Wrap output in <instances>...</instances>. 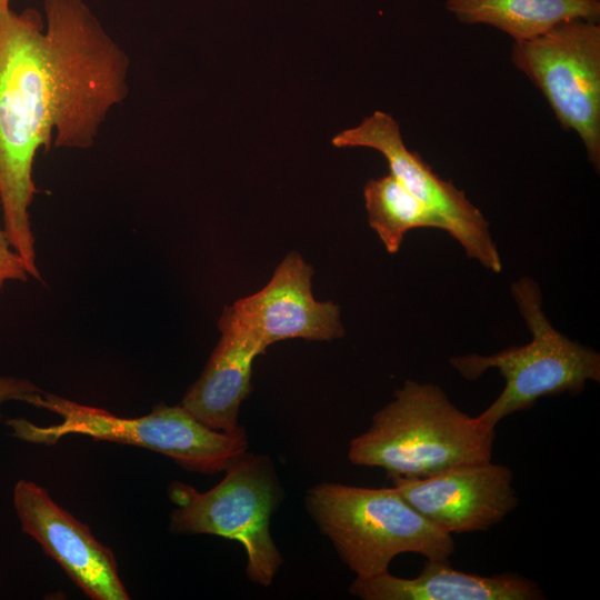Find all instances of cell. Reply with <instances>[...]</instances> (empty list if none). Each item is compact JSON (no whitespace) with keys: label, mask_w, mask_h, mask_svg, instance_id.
<instances>
[{"label":"cell","mask_w":600,"mask_h":600,"mask_svg":"<svg viewBox=\"0 0 600 600\" xmlns=\"http://www.w3.org/2000/svg\"><path fill=\"white\" fill-rule=\"evenodd\" d=\"M130 61L84 0L0 4V204L3 229L38 271L29 208L40 149H87L129 92Z\"/></svg>","instance_id":"obj_1"},{"label":"cell","mask_w":600,"mask_h":600,"mask_svg":"<svg viewBox=\"0 0 600 600\" xmlns=\"http://www.w3.org/2000/svg\"><path fill=\"white\" fill-rule=\"evenodd\" d=\"M496 428L456 407L437 384L407 380L350 441L348 458L388 477L422 478L492 458Z\"/></svg>","instance_id":"obj_2"},{"label":"cell","mask_w":600,"mask_h":600,"mask_svg":"<svg viewBox=\"0 0 600 600\" xmlns=\"http://www.w3.org/2000/svg\"><path fill=\"white\" fill-rule=\"evenodd\" d=\"M306 507L356 578L389 571L402 553L449 560L453 536L410 506L393 488L322 482L308 491Z\"/></svg>","instance_id":"obj_3"},{"label":"cell","mask_w":600,"mask_h":600,"mask_svg":"<svg viewBox=\"0 0 600 600\" xmlns=\"http://www.w3.org/2000/svg\"><path fill=\"white\" fill-rule=\"evenodd\" d=\"M34 407L57 413L61 421L40 427L23 418L9 419L7 424L14 438L51 446L66 436H87L150 449L188 470L203 473L224 471L248 450L244 429L236 433L213 430L181 404H160L147 416L122 418L101 408L42 392Z\"/></svg>","instance_id":"obj_4"},{"label":"cell","mask_w":600,"mask_h":600,"mask_svg":"<svg viewBox=\"0 0 600 600\" xmlns=\"http://www.w3.org/2000/svg\"><path fill=\"white\" fill-rule=\"evenodd\" d=\"M511 291L531 341L490 356L468 353L450 359L451 367L467 380H477L489 369H497L503 377L501 393L477 416L490 428L531 408L542 397L579 394L588 381H600V354L554 329L542 310L537 282L522 277L512 283Z\"/></svg>","instance_id":"obj_5"},{"label":"cell","mask_w":600,"mask_h":600,"mask_svg":"<svg viewBox=\"0 0 600 600\" xmlns=\"http://www.w3.org/2000/svg\"><path fill=\"white\" fill-rule=\"evenodd\" d=\"M224 471L223 479L208 491L179 481L169 486V498L177 506L170 530L241 543L248 578L269 587L283 562L270 533V519L281 496L273 466L266 456L246 452Z\"/></svg>","instance_id":"obj_6"},{"label":"cell","mask_w":600,"mask_h":600,"mask_svg":"<svg viewBox=\"0 0 600 600\" xmlns=\"http://www.w3.org/2000/svg\"><path fill=\"white\" fill-rule=\"evenodd\" d=\"M511 60L534 83L564 130L576 131L600 168V24L572 19L516 41Z\"/></svg>","instance_id":"obj_7"},{"label":"cell","mask_w":600,"mask_h":600,"mask_svg":"<svg viewBox=\"0 0 600 600\" xmlns=\"http://www.w3.org/2000/svg\"><path fill=\"white\" fill-rule=\"evenodd\" d=\"M337 148L366 147L379 151L388 161L390 173L446 223L469 258L499 273L501 259L489 231V222L464 192L441 179L418 152L410 151L398 122L388 113L376 111L351 129L336 134Z\"/></svg>","instance_id":"obj_8"},{"label":"cell","mask_w":600,"mask_h":600,"mask_svg":"<svg viewBox=\"0 0 600 600\" xmlns=\"http://www.w3.org/2000/svg\"><path fill=\"white\" fill-rule=\"evenodd\" d=\"M390 479L410 506L451 536L489 530L519 501L511 469L491 460L453 466L422 478Z\"/></svg>","instance_id":"obj_9"},{"label":"cell","mask_w":600,"mask_h":600,"mask_svg":"<svg viewBox=\"0 0 600 600\" xmlns=\"http://www.w3.org/2000/svg\"><path fill=\"white\" fill-rule=\"evenodd\" d=\"M13 506L21 530L53 558L69 578L93 600L130 599L112 551L88 526L57 504L48 491L21 479L13 488Z\"/></svg>","instance_id":"obj_10"},{"label":"cell","mask_w":600,"mask_h":600,"mask_svg":"<svg viewBox=\"0 0 600 600\" xmlns=\"http://www.w3.org/2000/svg\"><path fill=\"white\" fill-rule=\"evenodd\" d=\"M312 273L311 266L300 254L289 253L264 288L229 308L266 349L286 339L342 337L338 306L332 301H317L312 296Z\"/></svg>","instance_id":"obj_11"},{"label":"cell","mask_w":600,"mask_h":600,"mask_svg":"<svg viewBox=\"0 0 600 600\" xmlns=\"http://www.w3.org/2000/svg\"><path fill=\"white\" fill-rule=\"evenodd\" d=\"M221 338L181 406L204 426L221 432L243 430L238 423L241 402L251 390L253 360L266 347L226 307L220 319Z\"/></svg>","instance_id":"obj_12"},{"label":"cell","mask_w":600,"mask_h":600,"mask_svg":"<svg viewBox=\"0 0 600 600\" xmlns=\"http://www.w3.org/2000/svg\"><path fill=\"white\" fill-rule=\"evenodd\" d=\"M350 593L362 600H541V587L516 573L480 576L452 568L448 560H426L411 579L389 571L354 578Z\"/></svg>","instance_id":"obj_13"},{"label":"cell","mask_w":600,"mask_h":600,"mask_svg":"<svg viewBox=\"0 0 600 600\" xmlns=\"http://www.w3.org/2000/svg\"><path fill=\"white\" fill-rule=\"evenodd\" d=\"M444 7L460 22L492 26L514 42L563 21L600 19V0H447Z\"/></svg>","instance_id":"obj_14"},{"label":"cell","mask_w":600,"mask_h":600,"mask_svg":"<svg viewBox=\"0 0 600 600\" xmlns=\"http://www.w3.org/2000/svg\"><path fill=\"white\" fill-rule=\"evenodd\" d=\"M363 196L369 224L390 253L399 250L404 234L412 229L447 231L444 221L391 173L369 180Z\"/></svg>","instance_id":"obj_15"},{"label":"cell","mask_w":600,"mask_h":600,"mask_svg":"<svg viewBox=\"0 0 600 600\" xmlns=\"http://www.w3.org/2000/svg\"><path fill=\"white\" fill-rule=\"evenodd\" d=\"M29 277L24 261L13 249L3 227H0V290L9 281L27 282Z\"/></svg>","instance_id":"obj_16"},{"label":"cell","mask_w":600,"mask_h":600,"mask_svg":"<svg viewBox=\"0 0 600 600\" xmlns=\"http://www.w3.org/2000/svg\"><path fill=\"white\" fill-rule=\"evenodd\" d=\"M34 383L27 379L0 376V407L2 403L11 400L23 401L34 406L42 394ZM2 416L0 413V420Z\"/></svg>","instance_id":"obj_17"},{"label":"cell","mask_w":600,"mask_h":600,"mask_svg":"<svg viewBox=\"0 0 600 600\" xmlns=\"http://www.w3.org/2000/svg\"><path fill=\"white\" fill-rule=\"evenodd\" d=\"M11 0H0L1 6H10Z\"/></svg>","instance_id":"obj_18"}]
</instances>
